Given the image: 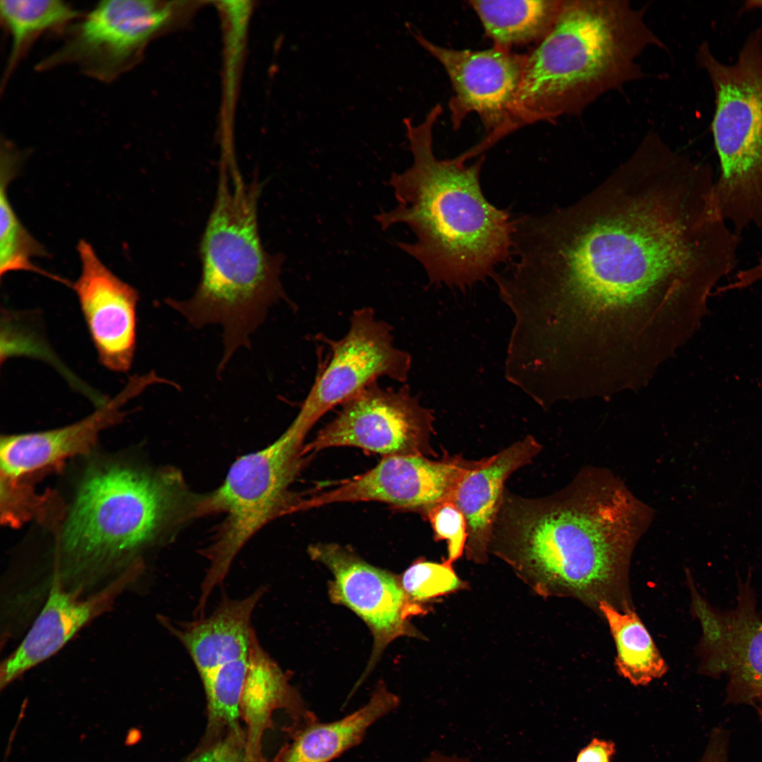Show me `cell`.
Listing matches in <instances>:
<instances>
[{
    "mask_svg": "<svg viewBox=\"0 0 762 762\" xmlns=\"http://www.w3.org/2000/svg\"><path fill=\"white\" fill-rule=\"evenodd\" d=\"M712 169L644 141L564 208L514 221L502 301L547 363L606 382L641 380L699 329L713 289L737 267Z\"/></svg>",
    "mask_w": 762,
    "mask_h": 762,
    "instance_id": "6da1fadb",
    "label": "cell"
},
{
    "mask_svg": "<svg viewBox=\"0 0 762 762\" xmlns=\"http://www.w3.org/2000/svg\"><path fill=\"white\" fill-rule=\"evenodd\" d=\"M643 507L614 480H574L552 495L526 497L505 488L489 555L536 594L570 597L598 610L605 601L631 609L628 572Z\"/></svg>",
    "mask_w": 762,
    "mask_h": 762,
    "instance_id": "7a4b0ae2",
    "label": "cell"
},
{
    "mask_svg": "<svg viewBox=\"0 0 762 762\" xmlns=\"http://www.w3.org/2000/svg\"><path fill=\"white\" fill-rule=\"evenodd\" d=\"M442 111L437 104L418 125L404 119L413 163L391 176L398 204L376 220L383 229L409 226L416 240L397 246L423 265L431 283L463 291L494 277L496 266L508 260L514 219L484 196L483 158L466 165L459 156L435 157L433 128Z\"/></svg>",
    "mask_w": 762,
    "mask_h": 762,
    "instance_id": "3957f363",
    "label": "cell"
},
{
    "mask_svg": "<svg viewBox=\"0 0 762 762\" xmlns=\"http://www.w3.org/2000/svg\"><path fill=\"white\" fill-rule=\"evenodd\" d=\"M644 10L623 0H564L550 31L526 54L512 130L581 114L642 75L639 59L664 44Z\"/></svg>",
    "mask_w": 762,
    "mask_h": 762,
    "instance_id": "277c9868",
    "label": "cell"
},
{
    "mask_svg": "<svg viewBox=\"0 0 762 762\" xmlns=\"http://www.w3.org/2000/svg\"><path fill=\"white\" fill-rule=\"evenodd\" d=\"M260 184L246 182L232 162L221 167L217 194L200 243V280L193 296L166 303L195 328L223 327L221 372L264 321L269 308L289 301L280 281L283 262L262 243L258 223Z\"/></svg>",
    "mask_w": 762,
    "mask_h": 762,
    "instance_id": "5b68a950",
    "label": "cell"
},
{
    "mask_svg": "<svg viewBox=\"0 0 762 762\" xmlns=\"http://www.w3.org/2000/svg\"><path fill=\"white\" fill-rule=\"evenodd\" d=\"M175 473L106 464L85 475L62 531V547L80 564L114 560L150 541L183 508Z\"/></svg>",
    "mask_w": 762,
    "mask_h": 762,
    "instance_id": "8992f818",
    "label": "cell"
},
{
    "mask_svg": "<svg viewBox=\"0 0 762 762\" xmlns=\"http://www.w3.org/2000/svg\"><path fill=\"white\" fill-rule=\"evenodd\" d=\"M696 61L715 94L717 204L740 235L750 226L762 227V29L748 35L733 64L719 61L706 42L699 46Z\"/></svg>",
    "mask_w": 762,
    "mask_h": 762,
    "instance_id": "52a82bcc",
    "label": "cell"
},
{
    "mask_svg": "<svg viewBox=\"0 0 762 762\" xmlns=\"http://www.w3.org/2000/svg\"><path fill=\"white\" fill-rule=\"evenodd\" d=\"M303 440L289 427L265 449L238 458L222 485L199 502L200 514H226L214 541L203 552L210 562L203 580L208 588L223 581L238 551L260 528L279 515L291 513L298 501L288 488L305 460Z\"/></svg>",
    "mask_w": 762,
    "mask_h": 762,
    "instance_id": "ba28073f",
    "label": "cell"
},
{
    "mask_svg": "<svg viewBox=\"0 0 762 762\" xmlns=\"http://www.w3.org/2000/svg\"><path fill=\"white\" fill-rule=\"evenodd\" d=\"M170 13L171 6L157 1H101L65 30L61 45L35 68L74 66L92 79L112 83L138 63Z\"/></svg>",
    "mask_w": 762,
    "mask_h": 762,
    "instance_id": "9c48e42d",
    "label": "cell"
},
{
    "mask_svg": "<svg viewBox=\"0 0 762 762\" xmlns=\"http://www.w3.org/2000/svg\"><path fill=\"white\" fill-rule=\"evenodd\" d=\"M324 339L330 347L329 361L290 425L305 437L325 413L378 378L406 382L411 366L410 354L394 346L392 327L370 308L353 311L341 339Z\"/></svg>",
    "mask_w": 762,
    "mask_h": 762,
    "instance_id": "30bf717a",
    "label": "cell"
},
{
    "mask_svg": "<svg viewBox=\"0 0 762 762\" xmlns=\"http://www.w3.org/2000/svg\"><path fill=\"white\" fill-rule=\"evenodd\" d=\"M337 415L303 448V455L333 447H356L391 455L437 456L431 445L433 411L409 386L368 385L341 405Z\"/></svg>",
    "mask_w": 762,
    "mask_h": 762,
    "instance_id": "8fae6325",
    "label": "cell"
},
{
    "mask_svg": "<svg viewBox=\"0 0 762 762\" xmlns=\"http://www.w3.org/2000/svg\"><path fill=\"white\" fill-rule=\"evenodd\" d=\"M416 42L445 68L454 91L449 102L450 119L458 129L471 113L476 114L488 132L474 147L464 152L477 156L512 132L514 107L526 54L497 47L456 49L439 46L412 30Z\"/></svg>",
    "mask_w": 762,
    "mask_h": 762,
    "instance_id": "7c38bea8",
    "label": "cell"
},
{
    "mask_svg": "<svg viewBox=\"0 0 762 762\" xmlns=\"http://www.w3.org/2000/svg\"><path fill=\"white\" fill-rule=\"evenodd\" d=\"M689 581L691 610L702 631L701 672L727 677L726 703L754 706L762 701V618L749 582L741 583L735 607L722 611Z\"/></svg>",
    "mask_w": 762,
    "mask_h": 762,
    "instance_id": "4fadbf2b",
    "label": "cell"
},
{
    "mask_svg": "<svg viewBox=\"0 0 762 762\" xmlns=\"http://www.w3.org/2000/svg\"><path fill=\"white\" fill-rule=\"evenodd\" d=\"M308 554L333 575L328 589L332 601L353 611L373 634V651L365 675L392 641L401 636H421L409 618L423 614L425 609L409 599L398 576L336 543L311 545Z\"/></svg>",
    "mask_w": 762,
    "mask_h": 762,
    "instance_id": "5bb4252c",
    "label": "cell"
},
{
    "mask_svg": "<svg viewBox=\"0 0 762 762\" xmlns=\"http://www.w3.org/2000/svg\"><path fill=\"white\" fill-rule=\"evenodd\" d=\"M477 461L447 451L435 460L421 455L385 456L367 472L298 501L293 512L335 502L378 501L425 516L435 505L452 500L461 478Z\"/></svg>",
    "mask_w": 762,
    "mask_h": 762,
    "instance_id": "9a60e30c",
    "label": "cell"
},
{
    "mask_svg": "<svg viewBox=\"0 0 762 762\" xmlns=\"http://www.w3.org/2000/svg\"><path fill=\"white\" fill-rule=\"evenodd\" d=\"M77 250L81 272L71 287L99 360L111 370L127 372L136 346L138 293L115 275L85 240H80Z\"/></svg>",
    "mask_w": 762,
    "mask_h": 762,
    "instance_id": "2e32d148",
    "label": "cell"
},
{
    "mask_svg": "<svg viewBox=\"0 0 762 762\" xmlns=\"http://www.w3.org/2000/svg\"><path fill=\"white\" fill-rule=\"evenodd\" d=\"M157 382L154 373L134 375L116 396L76 423L51 430L3 436L1 475L19 478L28 473L87 452L102 430L118 423L124 417L123 406Z\"/></svg>",
    "mask_w": 762,
    "mask_h": 762,
    "instance_id": "e0dca14e",
    "label": "cell"
},
{
    "mask_svg": "<svg viewBox=\"0 0 762 762\" xmlns=\"http://www.w3.org/2000/svg\"><path fill=\"white\" fill-rule=\"evenodd\" d=\"M542 445L526 435L499 452L478 459L459 482L451 502L461 511L466 521V558L485 564L494 522L499 512L505 483L519 468L533 462Z\"/></svg>",
    "mask_w": 762,
    "mask_h": 762,
    "instance_id": "ac0fdd59",
    "label": "cell"
},
{
    "mask_svg": "<svg viewBox=\"0 0 762 762\" xmlns=\"http://www.w3.org/2000/svg\"><path fill=\"white\" fill-rule=\"evenodd\" d=\"M138 570L128 571L102 591L87 598L55 583L32 627L18 648L2 663L1 688L59 651L84 625L102 612Z\"/></svg>",
    "mask_w": 762,
    "mask_h": 762,
    "instance_id": "d6986e66",
    "label": "cell"
},
{
    "mask_svg": "<svg viewBox=\"0 0 762 762\" xmlns=\"http://www.w3.org/2000/svg\"><path fill=\"white\" fill-rule=\"evenodd\" d=\"M265 593L262 586L241 600L224 595L209 617L195 621L163 619L165 627L190 654L200 678L227 663L248 658L253 630L252 613Z\"/></svg>",
    "mask_w": 762,
    "mask_h": 762,
    "instance_id": "ffe728a7",
    "label": "cell"
},
{
    "mask_svg": "<svg viewBox=\"0 0 762 762\" xmlns=\"http://www.w3.org/2000/svg\"><path fill=\"white\" fill-rule=\"evenodd\" d=\"M286 711L293 723L317 720L306 707L287 675L260 645L253 630L248 656L241 714L246 725L247 753L250 762H263L261 743L272 725L273 713Z\"/></svg>",
    "mask_w": 762,
    "mask_h": 762,
    "instance_id": "44dd1931",
    "label": "cell"
},
{
    "mask_svg": "<svg viewBox=\"0 0 762 762\" xmlns=\"http://www.w3.org/2000/svg\"><path fill=\"white\" fill-rule=\"evenodd\" d=\"M399 703L398 696L379 683L365 705L339 720L293 723L286 728L289 742L273 762H329L359 744L368 729Z\"/></svg>",
    "mask_w": 762,
    "mask_h": 762,
    "instance_id": "7402d4cb",
    "label": "cell"
},
{
    "mask_svg": "<svg viewBox=\"0 0 762 762\" xmlns=\"http://www.w3.org/2000/svg\"><path fill=\"white\" fill-rule=\"evenodd\" d=\"M564 0L469 1L486 36L497 47L540 42L550 31Z\"/></svg>",
    "mask_w": 762,
    "mask_h": 762,
    "instance_id": "603a6c76",
    "label": "cell"
},
{
    "mask_svg": "<svg viewBox=\"0 0 762 762\" xmlns=\"http://www.w3.org/2000/svg\"><path fill=\"white\" fill-rule=\"evenodd\" d=\"M83 15L60 0H1V23L11 38L2 87L41 36L51 32L63 34Z\"/></svg>",
    "mask_w": 762,
    "mask_h": 762,
    "instance_id": "cb8c5ba5",
    "label": "cell"
},
{
    "mask_svg": "<svg viewBox=\"0 0 762 762\" xmlns=\"http://www.w3.org/2000/svg\"><path fill=\"white\" fill-rule=\"evenodd\" d=\"M0 184V275L26 271L42 274L71 287V283L36 266L33 258L46 257L48 253L22 224L7 195L8 183L14 178L21 153L9 141L1 143Z\"/></svg>",
    "mask_w": 762,
    "mask_h": 762,
    "instance_id": "d4e9b609",
    "label": "cell"
},
{
    "mask_svg": "<svg viewBox=\"0 0 762 762\" xmlns=\"http://www.w3.org/2000/svg\"><path fill=\"white\" fill-rule=\"evenodd\" d=\"M598 612L609 626L616 647L615 666L623 677L635 686H645L666 672L665 660L632 609L621 611L602 601Z\"/></svg>",
    "mask_w": 762,
    "mask_h": 762,
    "instance_id": "484cf974",
    "label": "cell"
},
{
    "mask_svg": "<svg viewBox=\"0 0 762 762\" xmlns=\"http://www.w3.org/2000/svg\"><path fill=\"white\" fill-rule=\"evenodd\" d=\"M248 658L227 663L201 678L206 694L210 731L238 727Z\"/></svg>",
    "mask_w": 762,
    "mask_h": 762,
    "instance_id": "4316f807",
    "label": "cell"
},
{
    "mask_svg": "<svg viewBox=\"0 0 762 762\" xmlns=\"http://www.w3.org/2000/svg\"><path fill=\"white\" fill-rule=\"evenodd\" d=\"M399 578L409 599L418 604L464 588L452 564L445 560L442 563L417 560Z\"/></svg>",
    "mask_w": 762,
    "mask_h": 762,
    "instance_id": "83f0119b",
    "label": "cell"
},
{
    "mask_svg": "<svg viewBox=\"0 0 762 762\" xmlns=\"http://www.w3.org/2000/svg\"><path fill=\"white\" fill-rule=\"evenodd\" d=\"M424 516L430 524L434 539L447 542V557L445 560L452 564L466 548L468 532L464 515L454 502L445 501L435 505Z\"/></svg>",
    "mask_w": 762,
    "mask_h": 762,
    "instance_id": "f1b7e54d",
    "label": "cell"
},
{
    "mask_svg": "<svg viewBox=\"0 0 762 762\" xmlns=\"http://www.w3.org/2000/svg\"><path fill=\"white\" fill-rule=\"evenodd\" d=\"M189 762H250L246 734L240 727L229 730L222 739Z\"/></svg>",
    "mask_w": 762,
    "mask_h": 762,
    "instance_id": "f546056e",
    "label": "cell"
},
{
    "mask_svg": "<svg viewBox=\"0 0 762 762\" xmlns=\"http://www.w3.org/2000/svg\"><path fill=\"white\" fill-rule=\"evenodd\" d=\"M729 734L726 730L717 727L709 737L700 762H728Z\"/></svg>",
    "mask_w": 762,
    "mask_h": 762,
    "instance_id": "4dcf8cb0",
    "label": "cell"
},
{
    "mask_svg": "<svg viewBox=\"0 0 762 762\" xmlns=\"http://www.w3.org/2000/svg\"><path fill=\"white\" fill-rule=\"evenodd\" d=\"M615 752L613 742L593 738L579 751L575 762H611Z\"/></svg>",
    "mask_w": 762,
    "mask_h": 762,
    "instance_id": "1f68e13d",
    "label": "cell"
},
{
    "mask_svg": "<svg viewBox=\"0 0 762 762\" xmlns=\"http://www.w3.org/2000/svg\"><path fill=\"white\" fill-rule=\"evenodd\" d=\"M424 762H468V761L456 756H447L439 753H433Z\"/></svg>",
    "mask_w": 762,
    "mask_h": 762,
    "instance_id": "d6a6232c",
    "label": "cell"
},
{
    "mask_svg": "<svg viewBox=\"0 0 762 762\" xmlns=\"http://www.w3.org/2000/svg\"><path fill=\"white\" fill-rule=\"evenodd\" d=\"M754 273L757 279L762 280V258L755 264Z\"/></svg>",
    "mask_w": 762,
    "mask_h": 762,
    "instance_id": "836d02e7",
    "label": "cell"
},
{
    "mask_svg": "<svg viewBox=\"0 0 762 762\" xmlns=\"http://www.w3.org/2000/svg\"><path fill=\"white\" fill-rule=\"evenodd\" d=\"M754 707L756 709L758 718H759L760 721H761V724H762V701L758 702L757 704H756L754 706Z\"/></svg>",
    "mask_w": 762,
    "mask_h": 762,
    "instance_id": "e575fe53",
    "label": "cell"
}]
</instances>
